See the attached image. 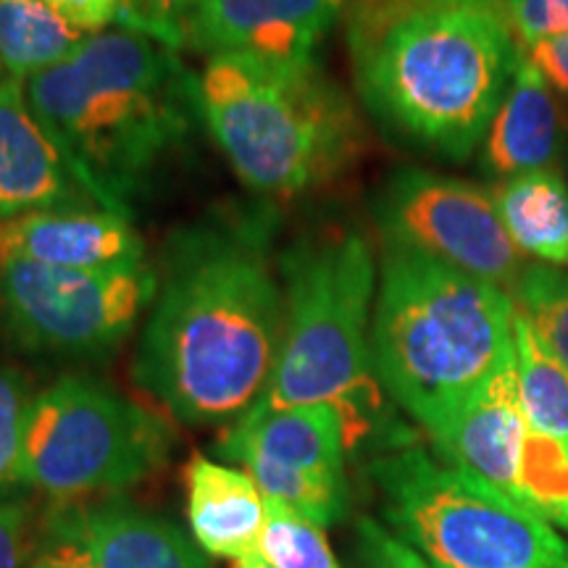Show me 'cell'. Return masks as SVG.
I'll use <instances>...</instances> for the list:
<instances>
[{
  "label": "cell",
  "mask_w": 568,
  "mask_h": 568,
  "mask_svg": "<svg viewBox=\"0 0 568 568\" xmlns=\"http://www.w3.org/2000/svg\"><path fill=\"white\" fill-rule=\"evenodd\" d=\"M282 276L264 219H213L169 240L132 376L176 422L234 424L272 379Z\"/></svg>",
  "instance_id": "obj_1"
},
{
  "label": "cell",
  "mask_w": 568,
  "mask_h": 568,
  "mask_svg": "<svg viewBox=\"0 0 568 568\" xmlns=\"http://www.w3.org/2000/svg\"><path fill=\"white\" fill-rule=\"evenodd\" d=\"M347 53L366 111L418 151L466 161L521 55L503 0H347Z\"/></svg>",
  "instance_id": "obj_2"
},
{
  "label": "cell",
  "mask_w": 568,
  "mask_h": 568,
  "mask_svg": "<svg viewBox=\"0 0 568 568\" xmlns=\"http://www.w3.org/2000/svg\"><path fill=\"white\" fill-rule=\"evenodd\" d=\"M24 95L82 193L124 216L201 116L176 51L119 24L30 77Z\"/></svg>",
  "instance_id": "obj_3"
},
{
  "label": "cell",
  "mask_w": 568,
  "mask_h": 568,
  "mask_svg": "<svg viewBox=\"0 0 568 568\" xmlns=\"http://www.w3.org/2000/svg\"><path fill=\"white\" fill-rule=\"evenodd\" d=\"M514 297L429 255L385 245L372 316L379 385L435 439L516 358Z\"/></svg>",
  "instance_id": "obj_4"
},
{
  "label": "cell",
  "mask_w": 568,
  "mask_h": 568,
  "mask_svg": "<svg viewBox=\"0 0 568 568\" xmlns=\"http://www.w3.org/2000/svg\"><path fill=\"white\" fill-rule=\"evenodd\" d=\"M284 326L272 379L255 408L332 406L347 445L372 435L382 408L372 358L376 261L358 232L297 240L280 261Z\"/></svg>",
  "instance_id": "obj_5"
},
{
  "label": "cell",
  "mask_w": 568,
  "mask_h": 568,
  "mask_svg": "<svg viewBox=\"0 0 568 568\" xmlns=\"http://www.w3.org/2000/svg\"><path fill=\"white\" fill-rule=\"evenodd\" d=\"M197 109L234 174L264 195H301L332 182L364 142L358 113L318 61L209 55Z\"/></svg>",
  "instance_id": "obj_6"
},
{
  "label": "cell",
  "mask_w": 568,
  "mask_h": 568,
  "mask_svg": "<svg viewBox=\"0 0 568 568\" xmlns=\"http://www.w3.org/2000/svg\"><path fill=\"white\" fill-rule=\"evenodd\" d=\"M372 477L387 521L432 568H568L552 524L422 447L376 458Z\"/></svg>",
  "instance_id": "obj_7"
},
{
  "label": "cell",
  "mask_w": 568,
  "mask_h": 568,
  "mask_svg": "<svg viewBox=\"0 0 568 568\" xmlns=\"http://www.w3.org/2000/svg\"><path fill=\"white\" fill-rule=\"evenodd\" d=\"M174 429L92 376H61L27 416L21 487L53 506L113 497L153 477L172 456Z\"/></svg>",
  "instance_id": "obj_8"
},
{
  "label": "cell",
  "mask_w": 568,
  "mask_h": 568,
  "mask_svg": "<svg viewBox=\"0 0 568 568\" xmlns=\"http://www.w3.org/2000/svg\"><path fill=\"white\" fill-rule=\"evenodd\" d=\"M159 272L148 264L101 268L0 266V318L17 345L53 358H101L151 308Z\"/></svg>",
  "instance_id": "obj_9"
},
{
  "label": "cell",
  "mask_w": 568,
  "mask_h": 568,
  "mask_svg": "<svg viewBox=\"0 0 568 568\" xmlns=\"http://www.w3.org/2000/svg\"><path fill=\"white\" fill-rule=\"evenodd\" d=\"M374 219L385 245L429 255L508 295L529 268L497 213L493 190L474 182L400 169L376 195Z\"/></svg>",
  "instance_id": "obj_10"
},
{
  "label": "cell",
  "mask_w": 568,
  "mask_h": 568,
  "mask_svg": "<svg viewBox=\"0 0 568 568\" xmlns=\"http://www.w3.org/2000/svg\"><path fill=\"white\" fill-rule=\"evenodd\" d=\"M347 432L332 406L251 408L216 443V453L253 477L268 503L329 527L345 514Z\"/></svg>",
  "instance_id": "obj_11"
},
{
  "label": "cell",
  "mask_w": 568,
  "mask_h": 568,
  "mask_svg": "<svg viewBox=\"0 0 568 568\" xmlns=\"http://www.w3.org/2000/svg\"><path fill=\"white\" fill-rule=\"evenodd\" d=\"M38 550L74 568H213L193 537L116 495L53 506Z\"/></svg>",
  "instance_id": "obj_12"
},
{
  "label": "cell",
  "mask_w": 568,
  "mask_h": 568,
  "mask_svg": "<svg viewBox=\"0 0 568 568\" xmlns=\"http://www.w3.org/2000/svg\"><path fill=\"white\" fill-rule=\"evenodd\" d=\"M347 0H203L187 30V48L205 59L247 53L268 61L314 63Z\"/></svg>",
  "instance_id": "obj_13"
},
{
  "label": "cell",
  "mask_w": 568,
  "mask_h": 568,
  "mask_svg": "<svg viewBox=\"0 0 568 568\" xmlns=\"http://www.w3.org/2000/svg\"><path fill=\"white\" fill-rule=\"evenodd\" d=\"M101 268L145 264V243L132 216L101 205L30 211L0 222V266Z\"/></svg>",
  "instance_id": "obj_14"
},
{
  "label": "cell",
  "mask_w": 568,
  "mask_h": 568,
  "mask_svg": "<svg viewBox=\"0 0 568 568\" xmlns=\"http://www.w3.org/2000/svg\"><path fill=\"white\" fill-rule=\"evenodd\" d=\"M527 432L514 358L468 397L435 437V445L447 464L477 474L514 500Z\"/></svg>",
  "instance_id": "obj_15"
},
{
  "label": "cell",
  "mask_w": 568,
  "mask_h": 568,
  "mask_svg": "<svg viewBox=\"0 0 568 568\" xmlns=\"http://www.w3.org/2000/svg\"><path fill=\"white\" fill-rule=\"evenodd\" d=\"M95 205L27 103L24 82L0 80V222L30 211Z\"/></svg>",
  "instance_id": "obj_16"
},
{
  "label": "cell",
  "mask_w": 568,
  "mask_h": 568,
  "mask_svg": "<svg viewBox=\"0 0 568 568\" xmlns=\"http://www.w3.org/2000/svg\"><path fill=\"white\" fill-rule=\"evenodd\" d=\"M566 142L564 103L521 48L514 80L481 140V166L497 180L542 172L564 155Z\"/></svg>",
  "instance_id": "obj_17"
},
{
  "label": "cell",
  "mask_w": 568,
  "mask_h": 568,
  "mask_svg": "<svg viewBox=\"0 0 568 568\" xmlns=\"http://www.w3.org/2000/svg\"><path fill=\"white\" fill-rule=\"evenodd\" d=\"M187 518L205 556L245 558L258 552L268 521V500L243 468L197 456L184 468Z\"/></svg>",
  "instance_id": "obj_18"
},
{
  "label": "cell",
  "mask_w": 568,
  "mask_h": 568,
  "mask_svg": "<svg viewBox=\"0 0 568 568\" xmlns=\"http://www.w3.org/2000/svg\"><path fill=\"white\" fill-rule=\"evenodd\" d=\"M497 213L518 251L545 266L568 268V182L556 169L503 180L493 190Z\"/></svg>",
  "instance_id": "obj_19"
},
{
  "label": "cell",
  "mask_w": 568,
  "mask_h": 568,
  "mask_svg": "<svg viewBox=\"0 0 568 568\" xmlns=\"http://www.w3.org/2000/svg\"><path fill=\"white\" fill-rule=\"evenodd\" d=\"M84 38L48 0H0V69L9 80L27 82L55 67Z\"/></svg>",
  "instance_id": "obj_20"
},
{
  "label": "cell",
  "mask_w": 568,
  "mask_h": 568,
  "mask_svg": "<svg viewBox=\"0 0 568 568\" xmlns=\"http://www.w3.org/2000/svg\"><path fill=\"white\" fill-rule=\"evenodd\" d=\"M514 345L524 416L539 435L568 445V368L545 345L521 311H516L514 318Z\"/></svg>",
  "instance_id": "obj_21"
},
{
  "label": "cell",
  "mask_w": 568,
  "mask_h": 568,
  "mask_svg": "<svg viewBox=\"0 0 568 568\" xmlns=\"http://www.w3.org/2000/svg\"><path fill=\"white\" fill-rule=\"evenodd\" d=\"M510 297L516 311L529 318L537 335L568 368V272L529 264Z\"/></svg>",
  "instance_id": "obj_22"
},
{
  "label": "cell",
  "mask_w": 568,
  "mask_h": 568,
  "mask_svg": "<svg viewBox=\"0 0 568 568\" xmlns=\"http://www.w3.org/2000/svg\"><path fill=\"white\" fill-rule=\"evenodd\" d=\"M258 552L276 568H339L324 529L274 503H268V521Z\"/></svg>",
  "instance_id": "obj_23"
},
{
  "label": "cell",
  "mask_w": 568,
  "mask_h": 568,
  "mask_svg": "<svg viewBox=\"0 0 568 568\" xmlns=\"http://www.w3.org/2000/svg\"><path fill=\"white\" fill-rule=\"evenodd\" d=\"M32 400L24 374L0 364V497L21 487V453Z\"/></svg>",
  "instance_id": "obj_24"
},
{
  "label": "cell",
  "mask_w": 568,
  "mask_h": 568,
  "mask_svg": "<svg viewBox=\"0 0 568 568\" xmlns=\"http://www.w3.org/2000/svg\"><path fill=\"white\" fill-rule=\"evenodd\" d=\"M203 0H122L116 24L140 32L172 51L187 48V30Z\"/></svg>",
  "instance_id": "obj_25"
},
{
  "label": "cell",
  "mask_w": 568,
  "mask_h": 568,
  "mask_svg": "<svg viewBox=\"0 0 568 568\" xmlns=\"http://www.w3.org/2000/svg\"><path fill=\"white\" fill-rule=\"evenodd\" d=\"M355 568H432L418 552L374 518L355 524Z\"/></svg>",
  "instance_id": "obj_26"
},
{
  "label": "cell",
  "mask_w": 568,
  "mask_h": 568,
  "mask_svg": "<svg viewBox=\"0 0 568 568\" xmlns=\"http://www.w3.org/2000/svg\"><path fill=\"white\" fill-rule=\"evenodd\" d=\"M503 3L516 40L524 48L568 34V0H503Z\"/></svg>",
  "instance_id": "obj_27"
},
{
  "label": "cell",
  "mask_w": 568,
  "mask_h": 568,
  "mask_svg": "<svg viewBox=\"0 0 568 568\" xmlns=\"http://www.w3.org/2000/svg\"><path fill=\"white\" fill-rule=\"evenodd\" d=\"M34 548L38 535L32 531L30 510L0 497V568H27Z\"/></svg>",
  "instance_id": "obj_28"
},
{
  "label": "cell",
  "mask_w": 568,
  "mask_h": 568,
  "mask_svg": "<svg viewBox=\"0 0 568 568\" xmlns=\"http://www.w3.org/2000/svg\"><path fill=\"white\" fill-rule=\"evenodd\" d=\"M524 53L529 55V61L539 69V74L556 90L568 116V34L566 38L535 42V45L524 48Z\"/></svg>",
  "instance_id": "obj_29"
},
{
  "label": "cell",
  "mask_w": 568,
  "mask_h": 568,
  "mask_svg": "<svg viewBox=\"0 0 568 568\" xmlns=\"http://www.w3.org/2000/svg\"><path fill=\"white\" fill-rule=\"evenodd\" d=\"M48 3L88 34L116 24L119 9H122V0H48Z\"/></svg>",
  "instance_id": "obj_30"
},
{
  "label": "cell",
  "mask_w": 568,
  "mask_h": 568,
  "mask_svg": "<svg viewBox=\"0 0 568 568\" xmlns=\"http://www.w3.org/2000/svg\"><path fill=\"white\" fill-rule=\"evenodd\" d=\"M232 568H276L268 564V560L261 556V552H251V556L232 560Z\"/></svg>",
  "instance_id": "obj_31"
},
{
  "label": "cell",
  "mask_w": 568,
  "mask_h": 568,
  "mask_svg": "<svg viewBox=\"0 0 568 568\" xmlns=\"http://www.w3.org/2000/svg\"><path fill=\"white\" fill-rule=\"evenodd\" d=\"M27 568H74L69 564H61V560H53V558H45V556H38L34 560H30V566Z\"/></svg>",
  "instance_id": "obj_32"
},
{
  "label": "cell",
  "mask_w": 568,
  "mask_h": 568,
  "mask_svg": "<svg viewBox=\"0 0 568 568\" xmlns=\"http://www.w3.org/2000/svg\"><path fill=\"white\" fill-rule=\"evenodd\" d=\"M564 172H566V182H568V142H566V151H564Z\"/></svg>",
  "instance_id": "obj_33"
}]
</instances>
